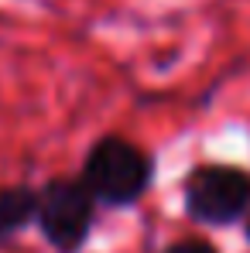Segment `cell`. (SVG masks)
I'll list each match as a JSON object with an SVG mask.
<instances>
[{
  "instance_id": "cell-1",
  "label": "cell",
  "mask_w": 250,
  "mask_h": 253,
  "mask_svg": "<svg viewBox=\"0 0 250 253\" xmlns=\"http://www.w3.org/2000/svg\"><path fill=\"white\" fill-rule=\"evenodd\" d=\"M151 181V158L137 151L130 140L103 137L89 154L83 168V185L93 199L110 206H130L144 195Z\"/></svg>"
},
{
  "instance_id": "cell-2",
  "label": "cell",
  "mask_w": 250,
  "mask_h": 253,
  "mask_svg": "<svg viewBox=\"0 0 250 253\" xmlns=\"http://www.w3.org/2000/svg\"><path fill=\"white\" fill-rule=\"evenodd\" d=\"M35 215L45 240L58 253H76L93 222V195L83 181L55 178L38 192Z\"/></svg>"
},
{
  "instance_id": "cell-3",
  "label": "cell",
  "mask_w": 250,
  "mask_h": 253,
  "mask_svg": "<svg viewBox=\"0 0 250 253\" xmlns=\"http://www.w3.org/2000/svg\"><path fill=\"white\" fill-rule=\"evenodd\" d=\"M250 206V174L223 165L196 168L185 181V209L192 219L223 226Z\"/></svg>"
},
{
  "instance_id": "cell-4",
  "label": "cell",
  "mask_w": 250,
  "mask_h": 253,
  "mask_svg": "<svg viewBox=\"0 0 250 253\" xmlns=\"http://www.w3.org/2000/svg\"><path fill=\"white\" fill-rule=\"evenodd\" d=\"M35 202H38V195L31 188H3L0 192V240L31 222Z\"/></svg>"
},
{
  "instance_id": "cell-5",
  "label": "cell",
  "mask_w": 250,
  "mask_h": 253,
  "mask_svg": "<svg viewBox=\"0 0 250 253\" xmlns=\"http://www.w3.org/2000/svg\"><path fill=\"white\" fill-rule=\"evenodd\" d=\"M165 253H216V250L202 240H182V243H171Z\"/></svg>"
},
{
  "instance_id": "cell-6",
  "label": "cell",
  "mask_w": 250,
  "mask_h": 253,
  "mask_svg": "<svg viewBox=\"0 0 250 253\" xmlns=\"http://www.w3.org/2000/svg\"><path fill=\"white\" fill-rule=\"evenodd\" d=\"M247 236H250V222H247Z\"/></svg>"
}]
</instances>
